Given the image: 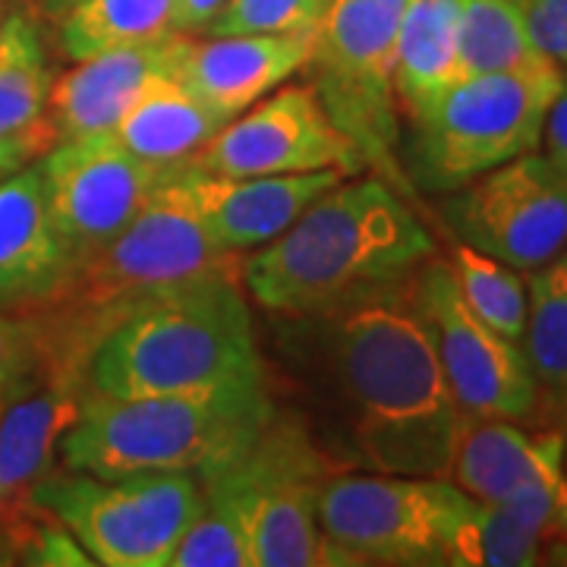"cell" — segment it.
Segmentation results:
<instances>
[{"label":"cell","mask_w":567,"mask_h":567,"mask_svg":"<svg viewBox=\"0 0 567 567\" xmlns=\"http://www.w3.org/2000/svg\"><path fill=\"white\" fill-rule=\"evenodd\" d=\"M338 401L353 461L372 473L447 480L464 413L410 297V275L287 316Z\"/></svg>","instance_id":"1"},{"label":"cell","mask_w":567,"mask_h":567,"mask_svg":"<svg viewBox=\"0 0 567 567\" xmlns=\"http://www.w3.org/2000/svg\"><path fill=\"white\" fill-rule=\"evenodd\" d=\"M107 398L199 394L265 382L240 275L167 284L114 309L82 365Z\"/></svg>","instance_id":"2"},{"label":"cell","mask_w":567,"mask_h":567,"mask_svg":"<svg viewBox=\"0 0 567 567\" xmlns=\"http://www.w3.org/2000/svg\"><path fill=\"white\" fill-rule=\"evenodd\" d=\"M432 252L429 230L391 183L344 177L244 259L240 281L268 312L306 316L372 284L406 278Z\"/></svg>","instance_id":"3"},{"label":"cell","mask_w":567,"mask_h":567,"mask_svg":"<svg viewBox=\"0 0 567 567\" xmlns=\"http://www.w3.org/2000/svg\"><path fill=\"white\" fill-rule=\"evenodd\" d=\"M275 404L265 382L199 394L107 398L85 394L61 442L66 470L89 476L199 470L249 447Z\"/></svg>","instance_id":"4"},{"label":"cell","mask_w":567,"mask_h":567,"mask_svg":"<svg viewBox=\"0 0 567 567\" xmlns=\"http://www.w3.org/2000/svg\"><path fill=\"white\" fill-rule=\"evenodd\" d=\"M193 177L196 158L164 177L136 218L73 268L54 303L80 316L89 344L99 324L140 293L205 275H240V252H227L205 227Z\"/></svg>","instance_id":"5"},{"label":"cell","mask_w":567,"mask_h":567,"mask_svg":"<svg viewBox=\"0 0 567 567\" xmlns=\"http://www.w3.org/2000/svg\"><path fill=\"white\" fill-rule=\"evenodd\" d=\"M331 473L309 429L278 413L240 454L196 470L205 502L244 527L252 567L324 565L319 492Z\"/></svg>","instance_id":"6"},{"label":"cell","mask_w":567,"mask_h":567,"mask_svg":"<svg viewBox=\"0 0 567 567\" xmlns=\"http://www.w3.org/2000/svg\"><path fill=\"white\" fill-rule=\"evenodd\" d=\"M567 80L517 73L461 76L406 114V174L432 193H451L498 164L536 152L551 102Z\"/></svg>","instance_id":"7"},{"label":"cell","mask_w":567,"mask_h":567,"mask_svg":"<svg viewBox=\"0 0 567 567\" xmlns=\"http://www.w3.org/2000/svg\"><path fill=\"white\" fill-rule=\"evenodd\" d=\"M410 0H331L316 25L312 89L331 123L353 142L365 167L404 186L401 107L394 95L398 32Z\"/></svg>","instance_id":"8"},{"label":"cell","mask_w":567,"mask_h":567,"mask_svg":"<svg viewBox=\"0 0 567 567\" xmlns=\"http://www.w3.org/2000/svg\"><path fill=\"white\" fill-rule=\"evenodd\" d=\"M25 495L73 533L92 565L104 567H167L203 511V486L193 470L126 476L51 470Z\"/></svg>","instance_id":"9"},{"label":"cell","mask_w":567,"mask_h":567,"mask_svg":"<svg viewBox=\"0 0 567 567\" xmlns=\"http://www.w3.org/2000/svg\"><path fill=\"white\" fill-rule=\"evenodd\" d=\"M464 498L451 480L331 473L319 492L324 565H445Z\"/></svg>","instance_id":"10"},{"label":"cell","mask_w":567,"mask_h":567,"mask_svg":"<svg viewBox=\"0 0 567 567\" xmlns=\"http://www.w3.org/2000/svg\"><path fill=\"white\" fill-rule=\"evenodd\" d=\"M410 297L432 338L454 404L466 420H529L539 404L524 347L492 331L464 303L447 259L429 256L410 275Z\"/></svg>","instance_id":"11"},{"label":"cell","mask_w":567,"mask_h":567,"mask_svg":"<svg viewBox=\"0 0 567 567\" xmlns=\"http://www.w3.org/2000/svg\"><path fill=\"white\" fill-rule=\"evenodd\" d=\"M447 480L476 502L505 507L543 533L548 565H567V439L520 420H466Z\"/></svg>","instance_id":"12"},{"label":"cell","mask_w":567,"mask_h":567,"mask_svg":"<svg viewBox=\"0 0 567 567\" xmlns=\"http://www.w3.org/2000/svg\"><path fill=\"white\" fill-rule=\"evenodd\" d=\"M442 215L461 244L533 271L567 249V174L527 152L451 189Z\"/></svg>","instance_id":"13"},{"label":"cell","mask_w":567,"mask_h":567,"mask_svg":"<svg viewBox=\"0 0 567 567\" xmlns=\"http://www.w3.org/2000/svg\"><path fill=\"white\" fill-rule=\"evenodd\" d=\"M35 164L48 218L73 268L117 237L136 218L152 189L181 167L145 162L126 152L111 133L58 142Z\"/></svg>","instance_id":"14"},{"label":"cell","mask_w":567,"mask_h":567,"mask_svg":"<svg viewBox=\"0 0 567 567\" xmlns=\"http://www.w3.org/2000/svg\"><path fill=\"white\" fill-rule=\"evenodd\" d=\"M205 174L218 177H271L309 174L338 167L360 177L365 164L353 142L331 123L309 85H278L275 95L259 99L224 123L196 155Z\"/></svg>","instance_id":"15"},{"label":"cell","mask_w":567,"mask_h":567,"mask_svg":"<svg viewBox=\"0 0 567 567\" xmlns=\"http://www.w3.org/2000/svg\"><path fill=\"white\" fill-rule=\"evenodd\" d=\"M189 44L193 35L171 29L158 39L123 44L76 61L73 70L51 85L44 107V123L51 126L54 140L107 133L152 82L177 76Z\"/></svg>","instance_id":"16"},{"label":"cell","mask_w":567,"mask_h":567,"mask_svg":"<svg viewBox=\"0 0 567 567\" xmlns=\"http://www.w3.org/2000/svg\"><path fill=\"white\" fill-rule=\"evenodd\" d=\"M312 32H244V35H205L183 58L177 80L199 95L208 107L227 117L244 114L312 61Z\"/></svg>","instance_id":"17"},{"label":"cell","mask_w":567,"mask_h":567,"mask_svg":"<svg viewBox=\"0 0 567 567\" xmlns=\"http://www.w3.org/2000/svg\"><path fill=\"white\" fill-rule=\"evenodd\" d=\"M350 177L338 167L271 177H218L196 164L193 193L208 234L227 252L259 249L284 234L331 186Z\"/></svg>","instance_id":"18"},{"label":"cell","mask_w":567,"mask_h":567,"mask_svg":"<svg viewBox=\"0 0 567 567\" xmlns=\"http://www.w3.org/2000/svg\"><path fill=\"white\" fill-rule=\"evenodd\" d=\"M73 262L48 218L39 164L0 181V306L54 303Z\"/></svg>","instance_id":"19"},{"label":"cell","mask_w":567,"mask_h":567,"mask_svg":"<svg viewBox=\"0 0 567 567\" xmlns=\"http://www.w3.org/2000/svg\"><path fill=\"white\" fill-rule=\"evenodd\" d=\"M82 365H58L39 382L0 404V492L3 498L25 495L44 480L61 454L66 429L85 404Z\"/></svg>","instance_id":"20"},{"label":"cell","mask_w":567,"mask_h":567,"mask_svg":"<svg viewBox=\"0 0 567 567\" xmlns=\"http://www.w3.org/2000/svg\"><path fill=\"white\" fill-rule=\"evenodd\" d=\"M227 121V114L208 107L177 76H164L152 82L107 133L145 162L183 164L193 162Z\"/></svg>","instance_id":"21"},{"label":"cell","mask_w":567,"mask_h":567,"mask_svg":"<svg viewBox=\"0 0 567 567\" xmlns=\"http://www.w3.org/2000/svg\"><path fill=\"white\" fill-rule=\"evenodd\" d=\"M461 10L464 0H410L406 3L398 54H394V95L401 114L442 95L457 73L461 44Z\"/></svg>","instance_id":"22"},{"label":"cell","mask_w":567,"mask_h":567,"mask_svg":"<svg viewBox=\"0 0 567 567\" xmlns=\"http://www.w3.org/2000/svg\"><path fill=\"white\" fill-rule=\"evenodd\" d=\"M457 73H517L533 80H567L565 70L529 39L520 0H464Z\"/></svg>","instance_id":"23"},{"label":"cell","mask_w":567,"mask_h":567,"mask_svg":"<svg viewBox=\"0 0 567 567\" xmlns=\"http://www.w3.org/2000/svg\"><path fill=\"white\" fill-rule=\"evenodd\" d=\"M85 353L82 324L66 306L44 303L39 312L0 316V404L58 365H85Z\"/></svg>","instance_id":"24"},{"label":"cell","mask_w":567,"mask_h":567,"mask_svg":"<svg viewBox=\"0 0 567 567\" xmlns=\"http://www.w3.org/2000/svg\"><path fill=\"white\" fill-rule=\"evenodd\" d=\"M174 0H76L61 13V51L70 61H85L111 48L158 39L171 32Z\"/></svg>","instance_id":"25"},{"label":"cell","mask_w":567,"mask_h":567,"mask_svg":"<svg viewBox=\"0 0 567 567\" xmlns=\"http://www.w3.org/2000/svg\"><path fill=\"white\" fill-rule=\"evenodd\" d=\"M445 565L457 567H529L548 565L543 533L520 524L505 507L466 495L447 539Z\"/></svg>","instance_id":"26"},{"label":"cell","mask_w":567,"mask_h":567,"mask_svg":"<svg viewBox=\"0 0 567 567\" xmlns=\"http://www.w3.org/2000/svg\"><path fill=\"white\" fill-rule=\"evenodd\" d=\"M51 66L39 25L25 13H7L0 25V136L29 130L44 117L51 99Z\"/></svg>","instance_id":"27"},{"label":"cell","mask_w":567,"mask_h":567,"mask_svg":"<svg viewBox=\"0 0 567 567\" xmlns=\"http://www.w3.org/2000/svg\"><path fill=\"white\" fill-rule=\"evenodd\" d=\"M524 353L536 385L567 398V249L529 271Z\"/></svg>","instance_id":"28"},{"label":"cell","mask_w":567,"mask_h":567,"mask_svg":"<svg viewBox=\"0 0 567 567\" xmlns=\"http://www.w3.org/2000/svg\"><path fill=\"white\" fill-rule=\"evenodd\" d=\"M447 265L464 303L492 331L520 344L527 331V281L520 278V271L461 240L451 246Z\"/></svg>","instance_id":"29"},{"label":"cell","mask_w":567,"mask_h":567,"mask_svg":"<svg viewBox=\"0 0 567 567\" xmlns=\"http://www.w3.org/2000/svg\"><path fill=\"white\" fill-rule=\"evenodd\" d=\"M167 567H252L244 527L227 507L203 498V511L186 527Z\"/></svg>","instance_id":"30"},{"label":"cell","mask_w":567,"mask_h":567,"mask_svg":"<svg viewBox=\"0 0 567 567\" xmlns=\"http://www.w3.org/2000/svg\"><path fill=\"white\" fill-rule=\"evenodd\" d=\"M331 0H224L203 35L312 32Z\"/></svg>","instance_id":"31"},{"label":"cell","mask_w":567,"mask_h":567,"mask_svg":"<svg viewBox=\"0 0 567 567\" xmlns=\"http://www.w3.org/2000/svg\"><path fill=\"white\" fill-rule=\"evenodd\" d=\"M529 39L536 48L567 70V0H520Z\"/></svg>","instance_id":"32"},{"label":"cell","mask_w":567,"mask_h":567,"mask_svg":"<svg viewBox=\"0 0 567 567\" xmlns=\"http://www.w3.org/2000/svg\"><path fill=\"white\" fill-rule=\"evenodd\" d=\"M58 145L51 126L41 117L39 123H32L29 130L20 133H10V136H0V181L13 177L17 171L29 167L32 162H39L44 152H51Z\"/></svg>","instance_id":"33"},{"label":"cell","mask_w":567,"mask_h":567,"mask_svg":"<svg viewBox=\"0 0 567 567\" xmlns=\"http://www.w3.org/2000/svg\"><path fill=\"white\" fill-rule=\"evenodd\" d=\"M546 152L548 162H555L567 174V82L565 89L558 92V99L551 102L543 123V142H539Z\"/></svg>","instance_id":"34"},{"label":"cell","mask_w":567,"mask_h":567,"mask_svg":"<svg viewBox=\"0 0 567 567\" xmlns=\"http://www.w3.org/2000/svg\"><path fill=\"white\" fill-rule=\"evenodd\" d=\"M224 7V0H174V17L171 25L186 35H203L205 25Z\"/></svg>","instance_id":"35"},{"label":"cell","mask_w":567,"mask_h":567,"mask_svg":"<svg viewBox=\"0 0 567 567\" xmlns=\"http://www.w3.org/2000/svg\"><path fill=\"white\" fill-rule=\"evenodd\" d=\"M39 3H41V10H44L48 17H54V20H58L61 13H66V10H70V7L76 3V0H39Z\"/></svg>","instance_id":"36"},{"label":"cell","mask_w":567,"mask_h":567,"mask_svg":"<svg viewBox=\"0 0 567 567\" xmlns=\"http://www.w3.org/2000/svg\"><path fill=\"white\" fill-rule=\"evenodd\" d=\"M7 20V0H0V25Z\"/></svg>","instance_id":"37"},{"label":"cell","mask_w":567,"mask_h":567,"mask_svg":"<svg viewBox=\"0 0 567 567\" xmlns=\"http://www.w3.org/2000/svg\"><path fill=\"white\" fill-rule=\"evenodd\" d=\"M3 502H7V498H3V492H0V507H3Z\"/></svg>","instance_id":"38"}]
</instances>
